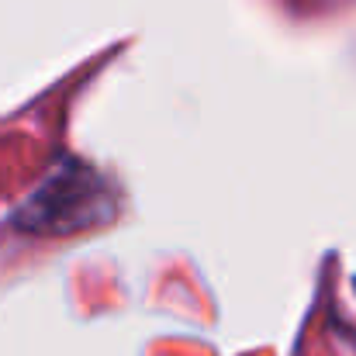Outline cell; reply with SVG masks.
Wrapping results in <instances>:
<instances>
[{
  "mask_svg": "<svg viewBox=\"0 0 356 356\" xmlns=\"http://www.w3.org/2000/svg\"><path fill=\"white\" fill-rule=\"evenodd\" d=\"M115 218V194L80 159L59 163L45 184L21 204L14 225L31 236H76Z\"/></svg>",
  "mask_w": 356,
  "mask_h": 356,
  "instance_id": "cell-1",
  "label": "cell"
}]
</instances>
